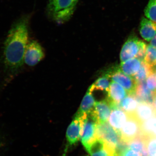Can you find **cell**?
Masks as SVG:
<instances>
[{"instance_id": "25", "label": "cell", "mask_w": 156, "mask_h": 156, "mask_svg": "<svg viewBox=\"0 0 156 156\" xmlns=\"http://www.w3.org/2000/svg\"><path fill=\"white\" fill-rule=\"evenodd\" d=\"M145 143L148 156H156V136L141 135Z\"/></svg>"}, {"instance_id": "27", "label": "cell", "mask_w": 156, "mask_h": 156, "mask_svg": "<svg viewBox=\"0 0 156 156\" xmlns=\"http://www.w3.org/2000/svg\"><path fill=\"white\" fill-rule=\"evenodd\" d=\"M147 86L152 92L156 93V71L151 74L146 79Z\"/></svg>"}, {"instance_id": "7", "label": "cell", "mask_w": 156, "mask_h": 156, "mask_svg": "<svg viewBox=\"0 0 156 156\" xmlns=\"http://www.w3.org/2000/svg\"><path fill=\"white\" fill-rule=\"evenodd\" d=\"M85 148L91 156H117L115 149L97 137Z\"/></svg>"}, {"instance_id": "22", "label": "cell", "mask_w": 156, "mask_h": 156, "mask_svg": "<svg viewBox=\"0 0 156 156\" xmlns=\"http://www.w3.org/2000/svg\"><path fill=\"white\" fill-rule=\"evenodd\" d=\"M128 147L140 154L141 156H148L145 143L142 137H138L126 144Z\"/></svg>"}, {"instance_id": "29", "label": "cell", "mask_w": 156, "mask_h": 156, "mask_svg": "<svg viewBox=\"0 0 156 156\" xmlns=\"http://www.w3.org/2000/svg\"><path fill=\"white\" fill-rule=\"evenodd\" d=\"M150 44L156 48V33L155 34L153 38L150 41Z\"/></svg>"}, {"instance_id": "10", "label": "cell", "mask_w": 156, "mask_h": 156, "mask_svg": "<svg viewBox=\"0 0 156 156\" xmlns=\"http://www.w3.org/2000/svg\"><path fill=\"white\" fill-rule=\"evenodd\" d=\"M97 122L92 115L89 113L87 115L84 120L82 135L81 142L84 147H86L96 136V127Z\"/></svg>"}, {"instance_id": "8", "label": "cell", "mask_w": 156, "mask_h": 156, "mask_svg": "<svg viewBox=\"0 0 156 156\" xmlns=\"http://www.w3.org/2000/svg\"><path fill=\"white\" fill-rule=\"evenodd\" d=\"M44 57V53L39 43L35 41L29 42L24 54V63L29 66H34Z\"/></svg>"}, {"instance_id": "17", "label": "cell", "mask_w": 156, "mask_h": 156, "mask_svg": "<svg viewBox=\"0 0 156 156\" xmlns=\"http://www.w3.org/2000/svg\"><path fill=\"white\" fill-rule=\"evenodd\" d=\"M142 61L138 58H131L121 62L119 68L125 74L133 77L140 69Z\"/></svg>"}, {"instance_id": "20", "label": "cell", "mask_w": 156, "mask_h": 156, "mask_svg": "<svg viewBox=\"0 0 156 156\" xmlns=\"http://www.w3.org/2000/svg\"><path fill=\"white\" fill-rule=\"evenodd\" d=\"M110 79L107 73L96 80L95 83L90 86L88 90L92 92L95 90H101L108 92L111 83L110 82Z\"/></svg>"}, {"instance_id": "14", "label": "cell", "mask_w": 156, "mask_h": 156, "mask_svg": "<svg viewBox=\"0 0 156 156\" xmlns=\"http://www.w3.org/2000/svg\"><path fill=\"white\" fill-rule=\"evenodd\" d=\"M139 32L143 38L150 42L156 33V22L143 17L140 23Z\"/></svg>"}, {"instance_id": "11", "label": "cell", "mask_w": 156, "mask_h": 156, "mask_svg": "<svg viewBox=\"0 0 156 156\" xmlns=\"http://www.w3.org/2000/svg\"><path fill=\"white\" fill-rule=\"evenodd\" d=\"M112 110L111 104L107 99L96 101L90 114L98 123L107 122Z\"/></svg>"}, {"instance_id": "23", "label": "cell", "mask_w": 156, "mask_h": 156, "mask_svg": "<svg viewBox=\"0 0 156 156\" xmlns=\"http://www.w3.org/2000/svg\"><path fill=\"white\" fill-rule=\"evenodd\" d=\"M153 72H154L153 69L145 62L143 61L140 69L133 77L137 83H140L145 81Z\"/></svg>"}, {"instance_id": "2", "label": "cell", "mask_w": 156, "mask_h": 156, "mask_svg": "<svg viewBox=\"0 0 156 156\" xmlns=\"http://www.w3.org/2000/svg\"><path fill=\"white\" fill-rule=\"evenodd\" d=\"M77 3L76 0H49L48 14L58 24L64 23L73 16Z\"/></svg>"}, {"instance_id": "31", "label": "cell", "mask_w": 156, "mask_h": 156, "mask_svg": "<svg viewBox=\"0 0 156 156\" xmlns=\"http://www.w3.org/2000/svg\"><path fill=\"white\" fill-rule=\"evenodd\" d=\"M76 2H78V1H79V0H76Z\"/></svg>"}, {"instance_id": "6", "label": "cell", "mask_w": 156, "mask_h": 156, "mask_svg": "<svg viewBox=\"0 0 156 156\" xmlns=\"http://www.w3.org/2000/svg\"><path fill=\"white\" fill-rule=\"evenodd\" d=\"M108 73L112 81L122 86L128 95H134L137 83L134 77L125 74L119 67Z\"/></svg>"}, {"instance_id": "9", "label": "cell", "mask_w": 156, "mask_h": 156, "mask_svg": "<svg viewBox=\"0 0 156 156\" xmlns=\"http://www.w3.org/2000/svg\"><path fill=\"white\" fill-rule=\"evenodd\" d=\"M87 115L75 116L66 131V139L69 145H73L77 142L82 135L84 120Z\"/></svg>"}, {"instance_id": "30", "label": "cell", "mask_w": 156, "mask_h": 156, "mask_svg": "<svg viewBox=\"0 0 156 156\" xmlns=\"http://www.w3.org/2000/svg\"><path fill=\"white\" fill-rule=\"evenodd\" d=\"M152 106L153 107L155 112L156 113V93L155 94L154 97L153 103Z\"/></svg>"}, {"instance_id": "24", "label": "cell", "mask_w": 156, "mask_h": 156, "mask_svg": "<svg viewBox=\"0 0 156 156\" xmlns=\"http://www.w3.org/2000/svg\"><path fill=\"white\" fill-rule=\"evenodd\" d=\"M144 61L152 68L153 69L156 66V48L150 44L147 45Z\"/></svg>"}, {"instance_id": "3", "label": "cell", "mask_w": 156, "mask_h": 156, "mask_svg": "<svg viewBox=\"0 0 156 156\" xmlns=\"http://www.w3.org/2000/svg\"><path fill=\"white\" fill-rule=\"evenodd\" d=\"M147 45L135 35H131L123 45L120 53L121 62L134 58L144 61Z\"/></svg>"}, {"instance_id": "1", "label": "cell", "mask_w": 156, "mask_h": 156, "mask_svg": "<svg viewBox=\"0 0 156 156\" xmlns=\"http://www.w3.org/2000/svg\"><path fill=\"white\" fill-rule=\"evenodd\" d=\"M30 17L24 16L14 22L8 33L4 44L3 61L6 73L14 77L24 63L26 49L28 43Z\"/></svg>"}, {"instance_id": "12", "label": "cell", "mask_w": 156, "mask_h": 156, "mask_svg": "<svg viewBox=\"0 0 156 156\" xmlns=\"http://www.w3.org/2000/svg\"><path fill=\"white\" fill-rule=\"evenodd\" d=\"M126 90L119 84L112 81L108 92L107 100L112 105L119 106V104L128 95Z\"/></svg>"}, {"instance_id": "18", "label": "cell", "mask_w": 156, "mask_h": 156, "mask_svg": "<svg viewBox=\"0 0 156 156\" xmlns=\"http://www.w3.org/2000/svg\"><path fill=\"white\" fill-rule=\"evenodd\" d=\"M95 102L96 101L92 95V92L88 90L82 100L80 108L76 115L81 116L89 114L93 110Z\"/></svg>"}, {"instance_id": "16", "label": "cell", "mask_w": 156, "mask_h": 156, "mask_svg": "<svg viewBox=\"0 0 156 156\" xmlns=\"http://www.w3.org/2000/svg\"><path fill=\"white\" fill-rule=\"evenodd\" d=\"M133 115L142 123L152 117L156 116V113L152 105L145 102H139Z\"/></svg>"}, {"instance_id": "26", "label": "cell", "mask_w": 156, "mask_h": 156, "mask_svg": "<svg viewBox=\"0 0 156 156\" xmlns=\"http://www.w3.org/2000/svg\"><path fill=\"white\" fill-rule=\"evenodd\" d=\"M145 17L156 22V0H149L144 11Z\"/></svg>"}, {"instance_id": "21", "label": "cell", "mask_w": 156, "mask_h": 156, "mask_svg": "<svg viewBox=\"0 0 156 156\" xmlns=\"http://www.w3.org/2000/svg\"><path fill=\"white\" fill-rule=\"evenodd\" d=\"M141 129L143 136H156V116L141 123Z\"/></svg>"}, {"instance_id": "5", "label": "cell", "mask_w": 156, "mask_h": 156, "mask_svg": "<svg viewBox=\"0 0 156 156\" xmlns=\"http://www.w3.org/2000/svg\"><path fill=\"white\" fill-rule=\"evenodd\" d=\"M141 124L134 115H129L128 120L120 130V135L122 141L126 144L141 136Z\"/></svg>"}, {"instance_id": "4", "label": "cell", "mask_w": 156, "mask_h": 156, "mask_svg": "<svg viewBox=\"0 0 156 156\" xmlns=\"http://www.w3.org/2000/svg\"><path fill=\"white\" fill-rule=\"evenodd\" d=\"M96 136L103 140L115 149L116 151L124 143L121 140L119 133L110 125L108 122L98 123Z\"/></svg>"}, {"instance_id": "19", "label": "cell", "mask_w": 156, "mask_h": 156, "mask_svg": "<svg viewBox=\"0 0 156 156\" xmlns=\"http://www.w3.org/2000/svg\"><path fill=\"white\" fill-rule=\"evenodd\" d=\"M139 102L134 95L126 96L119 105V107L128 115H134Z\"/></svg>"}, {"instance_id": "13", "label": "cell", "mask_w": 156, "mask_h": 156, "mask_svg": "<svg viewBox=\"0 0 156 156\" xmlns=\"http://www.w3.org/2000/svg\"><path fill=\"white\" fill-rule=\"evenodd\" d=\"M129 117L126 112L117 107L112 109L108 119V122L115 130L120 134V130L122 128Z\"/></svg>"}, {"instance_id": "28", "label": "cell", "mask_w": 156, "mask_h": 156, "mask_svg": "<svg viewBox=\"0 0 156 156\" xmlns=\"http://www.w3.org/2000/svg\"><path fill=\"white\" fill-rule=\"evenodd\" d=\"M117 156H141L140 154L128 147H124L117 152Z\"/></svg>"}, {"instance_id": "15", "label": "cell", "mask_w": 156, "mask_h": 156, "mask_svg": "<svg viewBox=\"0 0 156 156\" xmlns=\"http://www.w3.org/2000/svg\"><path fill=\"white\" fill-rule=\"evenodd\" d=\"M155 94L148 89L146 80L137 83L134 96L139 102H145L152 105Z\"/></svg>"}]
</instances>
